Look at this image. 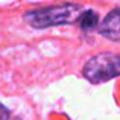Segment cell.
Listing matches in <instances>:
<instances>
[{
  "label": "cell",
  "mask_w": 120,
  "mask_h": 120,
  "mask_svg": "<svg viewBox=\"0 0 120 120\" xmlns=\"http://www.w3.org/2000/svg\"><path fill=\"white\" fill-rule=\"evenodd\" d=\"M85 9L75 3H61L46 8H35L23 15L24 21L37 29H46L59 24H73L79 20Z\"/></svg>",
  "instance_id": "cell-1"
},
{
  "label": "cell",
  "mask_w": 120,
  "mask_h": 120,
  "mask_svg": "<svg viewBox=\"0 0 120 120\" xmlns=\"http://www.w3.org/2000/svg\"><path fill=\"white\" fill-rule=\"evenodd\" d=\"M84 76L93 84L120 76V55L103 52L90 58L84 65Z\"/></svg>",
  "instance_id": "cell-2"
},
{
  "label": "cell",
  "mask_w": 120,
  "mask_h": 120,
  "mask_svg": "<svg viewBox=\"0 0 120 120\" xmlns=\"http://www.w3.org/2000/svg\"><path fill=\"white\" fill-rule=\"evenodd\" d=\"M100 35L106 40L120 43V8L112 9L100 23Z\"/></svg>",
  "instance_id": "cell-3"
},
{
  "label": "cell",
  "mask_w": 120,
  "mask_h": 120,
  "mask_svg": "<svg viewBox=\"0 0 120 120\" xmlns=\"http://www.w3.org/2000/svg\"><path fill=\"white\" fill-rule=\"evenodd\" d=\"M78 21H79L81 27L84 30H91V29L99 26V15H97V12L93 11V9H85Z\"/></svg>",
  "instance_id": "cell-4"
},
{
  "label": "cell",
  "mask_w": 120,
  "mask_h": 120,
  "mask_svg": "<svg viewBox=\"0 0 120 120\" xmlns=\"http://www.w3.org/2000/svg\"><path fill=\"white\" fill-rule=\"evenodd\" d=\"M0 120H9V111L0 103Z\"/></svg>",
  "instance_id": "cell-5"
}]
</instances>
